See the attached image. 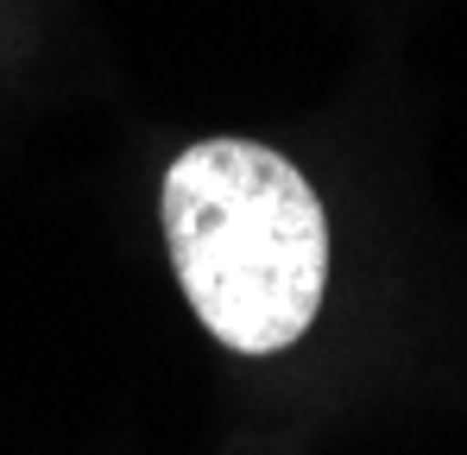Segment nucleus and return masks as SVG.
Listing matches in <instances>:
<instances>
[{"label": "nucleus", "instance_id": "f257e3e1", "mask_svg": "<svg viewBox=\"0 0 467 455\" xmlns=\"http://www.w3.org/2000/svg\"><path fill=\"white\" fill-rule=\"evenodd\" d=\"M164 240L202 329L234 354L291 348L322 310L328 222L285 152L202 140L164 171Z\"/></svg>", "mask_w": 467, "mask_h": 455}]
</instances>
